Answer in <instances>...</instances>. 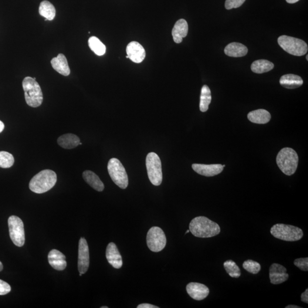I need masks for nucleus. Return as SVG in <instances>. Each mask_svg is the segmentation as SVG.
Instances as JSON below:
<instances>
[{
  "mask_svg": "<svg viewBox=\"0 0 308 308\" xmlns=\"http://www.w3.org/2000/svg\"><path fill=\"white\" fill-rule=\"evenodd\" d=\"M57 180L55 171L44 170L36 174L29 183V188L36 194H43L52 189Z\"/></svg>",
  "mask_w": 308,
  "mask_h": 308,
  "instance_id": "2",
  "label": "nucleus"
},
{
  "mask_svg": "<svg viewBox=\"0 0 308 308\" xmlns=\"http://www.w3.org/2000/svg\"><path fill=\"white\" fill-rule=\"evenodd\" d=\"M158 307L153 306V305H151L150 304H142L139 305L137 307V308H158Z\"/></svg>",
  "mask_w": 308,
  "mask_h": 308,
  "instance_id": "36",
  "label": "nucleus"
},
{
  "mask_svg": "<svg viewBox=\"0 0 308 308\" xmlns=\"http://www.w3.org/2000/svg\"><path fill=\"white\" fill-rule=\"evenodd\" d=\"M82 273H80V276H82Z\"/></svg>",
  "mask_w": 308,
  "mask_h": 308,
  "instance_id": "43",
  "label": "nucleus"
},
{
  "mask_svg": "<svg viewBox=\"0 0 308 308\" xmlns=\"http://www.w3.org/2000/svg\"><path fill=\"white\" fill-rule=\"evenodd\" d=\"M226 273L232 278H239L241 276V272L238 265L232 260H226L223 264Z\"/></svg>",
  "mask_w": 308,
  "mask_h": 308,
  "instance_id": "29",
  "label": "nucleus"
},
{
  "mask_svg": "<svg viewBox=\"0 0 308 308\" xmlns=\"http://www.w3.org/2000/svg\"><path fill=\"white\" fill-rule=\"evenodd\" d=\"M186 290L192 299L201 301L208 296L209 289L207 286L198 283H190L186 287Z\"/></svg>",
  "mask_w": 308,
  "mask_h": 308,
  "instance_id": "13",
  "label": "nucleus"
},
{
  "mask_svg": "<svg viewBox=\"0 0 308 308\" xmlns=\"http://www.w3.org/2000/svg\"><path fill=\"white\" fill-rule=\"evenodd\" d=\"M245 1L246 0H226L225 7L228 10L233 8H238L240 7Z\"/></svg>",
  "mask_w": 308,
  "mask_h": 308,
  "instance_id": "32",
  "label": "nucleus"
},
{
  "mask_svg": "<svg viewBox=\"0 0 308 308\" xmlns=\"http://www.w3.org/2000/svg\"><path fill=\"white\" fill-rule=\"evenodd\" d=\"M286 267L273 263L269 268V279L270 283L274 285H278L286 282L289 278V275L287 273Z\"/></svg>",
  "mask_w": 308,
  "mask_h": 308,
  "instance_id": "12",
  "label": "nucleus"
},
{
  "mask_svg": "<svg viewBox=\"0 0 308 308\" xmlns=\"http://www.w3.org/2000/svg\"><path fill=\"white\" fill-rule=\"evenodd\" d=\"M212 100L211 90L207 85L202 87L200 101V110L202 112H206L208 109L209 104Z\"/></svg>",
  "mask_w": 308,
  "mask_h": 308,
  "instance_id": "27",
  "label": "nucleus"
},
{
  "mask_svg": "<svg viewBox=\"0 0 308 308\" xmlns=\"http://www.w3.org/2000/svg\"><path fill=\"white\" fill-rule=\"evenodd\" d=\"M270 233L274 238L287 242H296L302 239L303 230L297 226L284 224H276L272 226Z\"/></svg>",
  "mask_w": 308,
  "mask_h": 308,
  "instance_id": "5",
  "label": "nucleus"
},
{
  "mask_svg": "<svg viewBox=\"0 0 308 308\" xmlns=\"http://www.w3.org/2000/svg\"><path fill=\"white\" fill-rule=\"evenodd\" d=\"M294 265L303 271L308 270V258L297 259L294 261Z\"/></svg>",
  "mask_w": 308,
  "mask_h": 308,
  "instance_id": "33",
  "label": "nucleus"
},
{
  "mask_svg": "<svg viewBox=\"0 0 308 308\" xmlns=\"http://www.w3.org/2000/svg\"><path fill=\"white\" fill-rule=\"evenodd\" d=\"M15 163V159L11 154L6 151H0V167L8 168Z\"/></svg>",
  "mask_w": 308,
  "mask_h": 308,
  "instance_id": "30",
  "label": "nucleus"
},
{
  "mask_svg": "<svg viewBox=\"0 0 308 308\" xmlns=\"http://www.w3.org/2000/svg\"><path fill=\"white\" fill-rule=\"evenodd\" d=\"M286 308H301L300 307L294 306V305H289L286 307Z\"/></svg>",
  "mask_w": 308,
  "mask_h": 308,
  "instance_id": "39",
  "label": "nucleus"
},
{
  "mask_svg": "<svg viewBox=\"0 0 308 308\" xmlns=\"http://www.w3.org/2000/svg\"><path fill=\"white\" fill-rule=\"evenodd\" d=\"M274 68V64L266 60H259L254 62L250 69L253 72L262 74L269 72Z\"/></svg>",
  "mask_w": 308,
  "mask_h": 308,
  "instance_id": "25",
  "label": "nucleus"
},
{
  "mask_svg": "<svg viewBox=\"0 0 308 308\" xmlns=\"http://www.w3.org/2000/svg\"><path fill=\"white\" fill-rule=\"evenodd\" d=\"M11 287L7 283L2 280H0V295H5V294L11 292Z\"/></svg>",
  "mask_w": 308,
  "mask_h": 308,
  "instance_id": "34",
  "label": "nucleus"
},
{
  "mask_svg": "<svg viewBox=\"0 0 308 308\" xmlns=\"http://www.w3.org/2000/svg\"><path fill=\"white\" fill-rule=\"evenodd\" d=\"M57 142L60 146L63 148L72 149L80 144V140L76 135L66 134L60 137Z\"/></svg>",
  "mask_w": 308,
  "mask_h": 308,
  "instance_id": "24",
  "label": "nucleus"
},
{
  "mask_svg": "<svg viewBox=\"0 0 308 308\" xmlns=\"http://www.w3.org/2000/svg\"><path fill=\"white\" fill-rule=\"evenodd\" d=\"M101 308H108V307H102Z\"/></svg>",
  "mask_w": 308,
  "mask_h": 308,
  "instance_id": "42",
  "label": "nucleus"
},
{
  "mask_svg": "<svg viewBox=\"0 0 308 308\" xmlns=\"http://www.w3.org/2000/svg\"><path fill=\"white\" fill-rule=\"evenodd\" d=\"M90 265L89 249L86 240L81 238L79 242L78 268L80 273L84 274L89 269Z\"/></svg>",
  "mask_w": 308,
  "mask_h": 308,
  "instance_id": "11",
  "label": "nucleus"
},
{
  "mask_svg": "<svg viewBox=\"0 0 308 308\" xmlns=\"http://www.w3.org/2000/svg\"><path fill=\"white\" fill-rule=\"evenodd\" d=\"M49 265L57 270H63L66 268V257L57 249L51 250L48 255Z\"/></svg>",
  "mask_w": 308,
  "mask_h": 308,
  "instance_id": "17",
  "label": "nucleus"
},
{
  "mask_svg": "<svg viewBox=\"0 0 308 308\" xmlns=\"http://www.w3.org/2000/svg\"><path fill=\"white\" fill-rule=\"evenodd\" d=\"M192 167L196 173L207 177H214L215 175L221 174L224 168L223 165L221 164L209 165L193 164Z\"/></svg>",
  "mask_w": 308,
  "mask_h": 308,
  "instance_id": "15",
  "label": "nucleus"
},
{
  "mask_svg": "<svg viewBox=\"0 0 308 308\" xmlns=\"http://www.w3.org/2000/svg\"><path fill=\"white\" fill-rule=\"evenodd\" d=\"M280 83L283 87L288 89H296L303 85V80L294 74H286L281 77Z\"/></svg>",
  "mask_w": 308,
  "mask_h": 308,
  "instance_id": "20",
  "label": "nucleus"
},
{
  "mask_svg": "<svg viewBox=\"0 0 308 308\" xmlns=\"http://www.w3.org/2000/svg\"><path fill=\"white\" fill-rule=\"evenodd\" d=\"M39 13L47 20L52 21L55 18L56 11L52 3L48 1H43L40 5Z\"/></svg>",
  "mask_w": 308,
  "mask_h": 308,
  "instance_id": "26",
  "label": "nucleus"
},
{
  "mask_svg": "<svg viewBox=\"0 0 308 308\" xmlns=\"http://www.w3.org/2000/svg\"><path fill=\"white\" fill-rule=\"evenodd\" d=\"M126 53L128 59L133 62L140 63L144 60L145 51L140 43L131 42L126 47Z\"/></svg>",
  "mask_w": 308,
  "mask_h": 308,
  "instance_id": "14",
  "label": "nucleus"
},
{
  "mask_svg": "<svg viewBox=\"0 0 308 308\" xmlns=\"http://www.w3.org/2000/svg\"><path fill=\"white\" fill-rule=\"evenodd\" d=\"M248 51V48L243 44L232 42L225 47V53L229 57H242L247 55Z\"/></svg>",
  "mask_w": 308,
  "mask_h": 308,
  "instance_id": "21",
  "label": "nucleus"
},
{
  "mask_svg": "<svg viewBox=\"0 0 308 308\" xmlns=\"http://www.w3.org/2000/svg\"><path fill=\"white\" fill-rule=\"evenodd\" d=\"M4 124L2 121H0V133L4 129Z\"/></svg>",
  "mask_w": 308,
  "mask_h": 308,
  "instance_id": "37",
  "label": "nucleus"
},
{
  "mask_svg": "<svg viewBox=\"0 0 308 308\" xmlns=\"http://www.w3.org/2000/svg\"><path fill=\"white\" fill-rule=\"evenodd\" d=\"M107 170L115 184L122 189H126L127 187L128 176L120 160L117 158H111L108 163Z\"/></svg>",
  "mask_w": 308,
  "mask_h": 308,
  "instance_id": "7",
  "label": "nucleus"
},
{
  "mask_svg": "<svg viewBox=\"0 0 308 308\" xmlns=\"http://www.w3.org/2000/svg\"><path fill=\"white\" fill-rule=\"evenodd\" d=\"M3 269V265L1 262H0V272Z\"/></svg>",
  "mask_w": 308,
  "mask_h": 308,
  "instance_id": "40",
  "label": "nucleus"
},
{
  "mask_svg": "<svg viewBox=\"0 0 308 308\" xmlns=\"http://www.w3.org/2000/svg\"><path fill=\"white\" fill-rule=\"evenodd\" d=\"M106 257L108 262L114 268L120 269L123 266V258H122L116 244L110 243L108 245L106 251Z\"/></svg>",
  "mask_w": 308,
  "mask_h": 308,
  "instance_id": "16",
  "label": "nucleus"
},
{
  "mask_svg": "<svg viewBox=\"0 0 308 308\" xmlns=\"http://www.w3.org/2000/svg\"><path fill=\"white\" fill-rule=\"evenodd\" d=\"M146 168L148 177L151 184L160 185L163 179L162 163L160 157L155 152H150L146 157Z\"/></svg>",
  "mask_w": 308,
  "mask_h": 308,
  "instance_id": "8",
  "label": "nucleus"
},
{
  "mask_svg": "<svg viewBox=\"0 0 308 308\" xmlns=\"http://www.w3.org/2000/svg\"><path fill=\"white\" fill-rule=\"evenodd\" d=\"M8 226L10 237L15 245L19 247L24 245L25 230L22 220L15 215L10 216Z\"/></svg>",
  "mask_w": 308,
  "mask_h": 308,
  "instance_id": "9",
  "label": "nucleus"
},
{
  "mask_svg": "<svg viewBox=\"0 0 308 308\" xmlns=\"http://www.w3.org/2000/svg\"><path fill=\"white\" fill-rule=\"evenodd\" d=\"M248 118L254 123L266 124L270 121L271 116L266 110L258 109L250 111L248 114Z\"/></svg>",
  "mask_w": 308,
  "mask_h": 308,
  "instance_id": "22",
  "label": "nucleus"
},
{
  "mask_svg": "<svg viewBox=\"0 0 308 308\" xmlns=\"http://www.w3.org/2000/svg\"><path fill=\"white\" fill-rule=\"evenodd\" d=\"M276 162L284 174L290 176L296 172L299 163L297 152L290 148H284L277 154Z\"/></svg>",
  "mask_w": 308,
  "mask_h": 308,
  "instance_id": "3",
  "label": "nucleus"
},
{
  "mask_svg": "<svg viewBox=\"0 0 308 308\" xmlns=\"http://www.w3.org/2000/svg\"><path fill=\"white\" fill-rule=\"evenodd\" d=\"M53 68L56 72L64 76H68L70 73V69L66 57L62 53L59 54L51 61Z\"/></svg>",
  "mask_w": 308,
  "mask_h": 308,
  "instance_id": "19",
  "label": "nucleus"
},
{
  "mask_svg": "<svg viewBox=\"0 0 308 308\" xmlns=\"http://www.w3.org/2000/svg\"><path fill=\"white\" fill-rule=\"evenodd\" d=\"M89 46L91 50L98 56H102L106 53V46L97 37H91L88 41Z\"/></svg>",
  "mask_w": 308,
  "mask_h": 308,
  "instance_id": "28",
  "label": "nucleus"
},
{
  "mask_svg": "<svg viewBox=\"0 0 308 308\" xmlns=\"http://www.w3.org/2000/svg\"><path fill=\"white\" fill-rule=\"evenodd\" d=\"M299 1V0H286V1L287 3H289V4H294V3H296Z\"/></svg>",
  "mask_w": 308,
  "mask_h": 308,
  "instance_id": "38",
  "label": "nucleus"
},
{
  "mask_svg": "<svg viewBox=\"0 0 308 308\" xmlns=\"http://www.w3.org/2000/svg\"><path fill=\"white\" fill-rule=\"evenodd\" d=\"M279 45L286 52L295 56H302L308 52L307 43L303 40L283 35L279 37Z\"/></svg>",
  "mask_w": 308,
  "mask_h": 308,
  "instance_id": "6",
  "label": "nucleus"
},
{
  "mask_svg": "<svg viewBox=\"0 0 308 308\" xmlns=\"http://www.w3.org/2000/svg\"><path fill=\"white\" fill-rule=\"evenodd\" d=\"M301 300L305 303H308V289H307L304 292L301 294Z\"/></svg>",
  "mask_w": 308,
  "mask_h": 308,
  "instance_id": "35",
  "label": "nucleus"
},
{
  "mask_svg": "<svg viewBox=\"0 0 308 308\" xmlns=\"http://www.w3.org/2000/svg\"><path fill=\"white\" fill-rule=\"evenodd\" d=\"M188 32L187 22L184 19L179 20L175 23L172 30V35L173 37L174 42L177 43H181L183 39L187 36Z\"/></svg>",
  "mask_w": 308,
  "mask_h": 308,
  "instance_id": "18",
  "label": "nucleus"
},
{
  "mask_svg": "<svg viewBox=\"0 0 308 308\" xmlns=\"http://www.w3.org/2000/svg\"><path fill=\"white\" fill-rule=\"evenodd\" d=\"M243 267L247 272L254 275L258 273L261 270V266L260 264L252 260H246L243 263Z\"/></svg>",
  "mask_w": 308,
  "mask_h": 308,
  "instance_id": "31",
  "label": "nucleus"
},
{
  "mask_svg": "<svg viewBox=\"0 0 308 308\" xmlns=\"http://www.w3.org/2000/svg\"><path fill=\"white\" fill-rule=\"evenodd\" d=\"M83 178L87 184L96 191L101 192L104 188L103 182L94 172L87 170L83 172Z\"/></svg>",
  "mask_w": 308,
  "mask_h": 308,
  "instance_id": "23",
  "label": "nucleus"
},
{
  "mask_svg": "<svg viewBox=\"0 0 308 308\" xmlns=\"http://www.w3.org/2000/svg\"><path fill=\"white\" fill-rule=\"evenodd\" d=\"M147 245L152 252L162 251L166 245L167 239L163 230L158 226L149 229L147 235Z\"/></svg>",
  "mask_w": 308,
  "mask_h": 308,
  "instance_id": "10",
  "label": "nucleus"
},
{
  "mask_svg": "<svg viewBox=\"0 0 308 308\" xmlns=\"http://www.w3.org/2000/svg\"><path fill=\"white\" fill-rule=\"evenodd\" d=\"M307 57V58H306V59H307V60L308 61V55H307V57Z\"/></svg>",
  "mask_w": 308,
  "mask_h": 308,
  "instance_id": "44",
  "label": "nucleus"
},
{
  "mask_svg": "<svg viewBox=\"0 0 308 308\" xmlns=\"http://www.w3.org/2000/svg\"><path fill=\"white\" fill-rule=\"evenodd\" d=\"M189 232H190V231H189V229L187 230V231H186V232H185V234H187V233H188Z\"/></svg>",
  "mask_w": 308,
  "mask_h": 308,
  "instance_id": "41",
  "label": "nucleus"
},
{
  "mask_svg": "<svg viewBox=\"0 0 308 308\" xmlns=\"http://www.w3.org/2000/svg\"><path fill=\"white\" fill-rule=\"evenodd\" d=\"M26 103L30 107H37L41 105L43 93L40 84L30 77H26L22 81Z\"/></svg>",
  "mask_w": 308,
  "mask_h": 308,
  "instance_id": "4",
  "label": "nucleus"
},
{
  "mask_svg": "<svg viewBox=\"0 0 308 308\" xmlns=\"http://www.w3.org/2000/svg\"><path fill=\"white\" fill-rule=\"evenodd\" d=\"M189 229L193 235L200 238H212L221 232L219 225L205 216L193 219L189 224Z\"/></svg>",
  "mask_w": 308,
  "mask_h": 308,
  "instance_id": "1",
  "label": "nucleus"
}]
</instances>
